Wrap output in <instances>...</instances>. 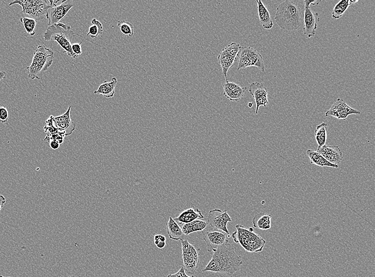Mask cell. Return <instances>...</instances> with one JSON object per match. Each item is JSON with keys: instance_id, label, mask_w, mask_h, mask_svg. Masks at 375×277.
I'll return each mask as SVG.
<instances>
[{"instance_id": "1", "label": "cell", "mask_w": 375, "mask_h": 277, "mask_svg": "<svg viewBox=\"0 0 375 277\" xmlns=\"http://www.w3.org/2000/svg\"><path fill=\"white\" fill-rule=\"evenodd\" d=\"M243 264L241 257L237 255L235 248L228 242L213 253L202 273L210 272L232 276L241 270Z\"/></svg>"}, {"instance_id": "2", "label": "cell", "mask_w": 375, "mask_h": 277, "mask_svg": "<svg viewBox=\"0 0 375 277\" xmlns=\"http://www.w3.org/2000/svg\"><path fill=\"white\" fill-rule=\"evenodd\" d=\"M275 20L277 25L287 30L298 29L301 25V11L298 4L285 1L277 7Z\"/></svg>"}, {"instance_id": "3", "label": "cell", "mask_w": 375, "mask_h": 277, "mask_svg": "<svg viewBox=\"0 0 375 277\" xmlns=\"http://www.w3.org/2000/svg\"><path fill=\"white\" fill-rule=\"evenodd\" d=\"M76 34L70 26L63 23H55L48 26L43 34L45 41L56 42L67 53L68 56L75 59L77 57L71 49V40Z\"/></svg>"}, {"instance_id": "4", "label": "cell", "mask_w": 375, "mask_h": 277, "mask_svg": "<svg viewBox=\"0 0 375 277\" xmlns=\"http://www.w3.org/2000/svg\"><path fill=\"white\" fill-rule=\"evenodd\" d=\"M54 52L44 45L38 46L34 53L30 65L26 68L28 77L31 80H41L43 75L52 65Z\"/></svg>"}, {"instance_id": "5", "label": "cell", "mask_w": 375, "mask_h": 277, "mask_svg": "<svg viewBox=\"0 0 375 277\" xmlns=\"http://www.w3.org/2000/svg\"><path fill=\"white\" fill-rule=\"evenodd\" d=\"M236 231L233 233V241L241 245L247 252L258 253L264 248L266 242L259 235L255 233L253 228L247 229L243 226H236Z\"/></svg>"}, {"instance_id": "6", "label": "cell", "mask_w": 375, "mask_h": 277, "mask_svg": "<svg viewBox=\"0 0 375 277\" xmlns=\"http://www.w3.org/2000/svg\"><path fill=\"white\" fill-rule=\"evenodd\" d=\"M53 2L51 0H15L8 5H20L21 13L38 21L46 18L47 12L53 5Z\"/></svg>"}, {"instance_id": "7", "label": "cell", "mask_w": 375, "mask_h": 277, "mask_svg": "<svg viewBox=\"0 0 375 277\" xmlns=\"http://www.w3.org/2000/svg\"><path fill=\"white\" fill-rule=\"evenodd\" d=\"M181 242L183 260L182 267L186 273L194 275L197 271L199 264L198 251L187 240H181Z\"/></svg>"}, {"instance_id": "8", "label": "cell", "mask_w": 375, "mask_h": 277, "mask_svg": "<svg viewBox=\"0 0 375 277\" xmlns=\"http://www.w3.org/2000/svg\"><path fill=\"white\" fill-rule=\"evenodd\" d=\"M202 232L207 245V250L209 252L213 253L223 245L228 242L226 233L216 230L209 225Z\"/></svg>"}, {"instance_id": "9", "label": "cell", "mask_w": 375, "mask_h": 277, "mask_svg": "<svg viewBox=\"0 0 375 277\" xmlns=\"http://www.w3.org/2000/svg\"><path fill=\"white\" fill-rule=\"evenodd\" d=\"M59 2L54 1L53 5L47 12L46 18L48 19L49 26L58 23L74 5V2L70 0L61 1L57 4Z\"/></svg>"}, {"instance_id": "10", "label": "cell", "mask_w": 375, "mask_h": 277, "mask_svg": "<svg viewBox=\"0 0 375 277\" xmlns=\"http://www.w3.org/2000/svg\"><path fill=\"white\" fill-rule=\"evenodd\" d=\"M209 225L214 229L221 231L226 233L228 237H230V233L227 228V224L230 222H232L230 216L228 215L227 210L221 211L219 209L211 210L209 213L208 217Z\"/></svg>"}, {"instance_id": "11", "label": "cell", "mask_w": 375, "mask_h": 277, "mask_svg": "<svg viewBox=\"0 0 375 277\" xmlns=\"http://www.w3.org/2000/svg\"><path fill=\"white\" fill-rule=\"evenodd\" d=\"M305 3V27L303 33L308 38L314 37L317 28L318 22L320 20L318 12H313L310 9L309 0H306Z\"/></svg>"}, {"instance_id": "12", "label": "cell", "mask_w": 375, "mask_h": 277, "mask_svg": "<svg viewBox=\"0 0 375 277\" xmlns=\"http://www.w3.org/2000/svg\"><path fill=\"white\" fill-rule=\"evenodd\" d=\"M70 110L69 106L65 113L57 117L51 116L54 125L59 130L65 131L66 136L72 134L76 129V124L70 118Z\"/></svg>"}, {"instance_id": "13", "label": "cell", "mask_w": 375, "mask_h": 277, "mask_svg": "<svg viewBox=\"0 0 375 277\" xmlns=\"http://www.w3.org/2000/svg\"><path fill=\"white\" fill-rule=\"evenodd\" d=\"M317 152L320 154L327 161L335 165H338L343 158L341 150L338 146L324 145L318 147Z\"/></svg>"}, {"instance_id": "14", "label": "cell", "mask_w": 375, "mask_h": 277, "mask_svg": "<svg viewBox=\"0 0 375 277\" xmlns=\"http://www.w3.org/2000/svg\"><path fill=\"white\" fill-rule=\"evenodd\" d=\"M239 57H247L251 62L252 66L258 67L262 73L265 72L264 61L262 55L257 50L251 47H241L240 50L237 55Z\"/></svg>"}, {"instance_id": "15", "label": "cell", "mask_w": 375, "mask_h": 277, "mask_svg": "<svg viewBox=\"0 0 375 277\" xmlns=\"http://www.w3.org/2000/svg\"><path fill=\"white\" fill-rule=\"evenodd\" d=\"M204 216L201 210L198 208L193 207L183 211L180 216L174 220L180 226L191 223L196 220H202Z\"/></svg>"}, {"instance_id": "16", "label": "cell", "mask_w": 375, "mask_h": 277, "mask_svg": "<svg viewBox=\"0 0 375 277\" xmlns=\"http://www.w3.org/2000/svg\"><path fill=\"white\" fill-rule=\"evenodd\" d=\"M259 17L263 27L266 29H270L273 27L274 23L270 14L267 7L261 1L257 0Z\"/></svg>"}, {"instance_id": "17", "label": "cell", "mask_w": 375, "mask_h": 277, "mask_svg": "<svg viewBox=\"0 0 375 277\" xmlns=\"http://www.w3.org/2000/svg\"><path fill=\"white\" fill-rule=\"evenodd\" d=\"M117 83L116 77H113L110 82H103L99 86L97 90L95 91V94H101L107 98H113L115 93V88Z\"/></svg>"}, {"instance_id": "18", "label": "cell", "mask_w": 375, "mask_h": 277, "mask_svg": "<svg viewBox=\"0 0 375 277\" xmlns=\"http://www.w3.org/2000/svg\"><path fill=\"white\" fill-rule=\"evenodd\" d=\"M208 225V222L196 220L191 223L183 224L181 229L183 234L188 236L193 233L203 231Z\"/></svg>"}, {"instance_id": "19", "label": "cell", "mask_w": 375, "mask_h": 277, "mask_svg": "<svg viewBox=\"0 0 375 277\" xmlns=\"http://www.w3.org/2000/svg\"><path fill=\"white\" fill-rule=\"evenodd\" d=\"M166 227L170 239L177 241L184 239L185 235L182 233L181 228L171 217L167 222Z\"/></svg>"}, {"instance_id": "20", "label": "cell", "mask_w": 375, "mask_h": 277, "mask_svg": "<svg viewBox=\"0 0 375 277\" xmlns=\"http://www.w3.org/2000/svg\"><path fill=\"white\" fill-rule=\"evenodd\" d=\"M307 155L309 157L311 164L321 166V167H330L338 169V165H335L327 161L325 158L318 152L314 150L309 149L307 151Z\"/></svg>"}, {"instance_id": "21", "label": "cell", "mask_w": 375, "mask_h": 277, "mask_svg": "<svg viewBox=\"0 0 375 277\" xmlns=\"http://www.w3.org/2000/svg\"><path fill=\"white\" fill-rule=\"evenodd\" d=\"M271 216L265 213H259L255 216L252 220L254 227L262 231H267L271 227Z\"/></svg>"}, {"instance_id": "22", "label": "cell", "mask_w": 375, "mask_h": 277, "mask_svg": "<svg viewBox=\"0 0 375 277\" xmlns=\"http://www.w3.org/2000/svg\"><path fill=\"white\" fill-rule=\"evenodd\" d=\"M236 58L227 53L224 50H222L218 56V60L222 67L223 75H224L226 82H229L227 77L228 70L233 66Z\"/></svg>"}, {"instance_id": "23", "label": "cell", "mask_w": 375, "mask_h": 277, "mask_svg": "<svg viewBox=\"0 0 375 277\" xmlns=\"http://www.w3.org/2000/svg\"><path fill=\"white\" fill-rule=\"evenodd\" d=\"M249 92L255 99L268 96V93L265 85L259 82L252 83L250 86Z\"/></svg>"}, {"instance_id": "24", "label": "cell", "mask_w": 375, "mask_h": 277, "mask_svg": "<svg viewBox=\"0 0 375 277\" xmlns=\"http://www.w3.org/2000/svg\"><path fill=\"white\" fill-rule=\"evenodd\" d=\"M327 125L323 123L317 126L315 130V138L318 145V147L325 145L327 140Z\"/></svg>"}, {"instance_id": "25", "label": "cell", "mask_w": 375, "mask_h": 277, "mask_svg": "<svg viewBox=\"0 0 375 277\" xmlns=\"http://www.w3.org/2000/svg\"><path fill=\"white\" fill-rule=\"evenodd\" d=\"M351 5L349 0H342L335 6L332 12V17L335 19H340Z\"/></svg>"}, {"instance_id": "26", "label": "cell", "mask_w": 375, "mask_h": 277, "mask_svg": "<svg viewBox=\"0 0 375 277\" xmlns=\"http://www.w3.org/2000/svg\"><path fill=\"white\" fill-rule=\"evenodd\" d=\"M91 22L92 25L90 26L89 32L86 36H90L92 38H96L99 35L102 34L103 27L102 23L96 19H92Z\"/></svg>"}, {"instance_id": "27", "label": "cell", "mask_w": 375, "mask_h": 277, "mask_svg": "<svg viewBox=\"0 0 375 277\" xmlns=\"http://www.w3.org/2000/svg\"><path fill=\"white\" fill-rule=\"evenodd\" d=\"M333 105L336 108L338 111L340 110H343V112H346L348 115L361 114V112L359 111L350 107L346 104V102L344 100L339 98Z\"/></svg>"}, {"instance_id": "28", "label": "cell", "mask_w": 375, "mask_h": 277, "mask_svg": "<svg viewBox=\"0 0 375 277\" xmlns=\"http://www.w3.org/2000/svg\"><path fill=\"white\" fill-rule=\"evenodd\" d=\"M20 20L22 23L27 34L31 36H34L37 21L34 19L26 17L21 18Z\"/></svg>"}, {"instance_id": "29", "label": "cell", "mask_w": 375, "mask_h": 277, "mask_svg": "<svg viewBox=\"0 0 375 277\" xmlns=\"http://www.w3.org/2000/svg\"><path fill=\"white\" fill-rule=\"evenodd\" d=\"M118 26L124 35H127L130 37L133 35L134 26L131 23L124 20L119 21Z\"/></svg>"}, {"instance_id": "30", "label": "cell", "mask_w": 375, "mask_h": 277, "mask_svg": "<svg viewBox=\"0 0 375 277\" xmlns=\"http://www.w3.org/2000/svg\"><path fill=\"white\" fill-rule=\"evenodd\" d=\"M246 90L247 88H242V87L238 85L235 89L231 90L232 91V93H231L228 99L232 101L240 100L243 98Z\"/></svg>"}, {"instance_id": "31", "label": "cell", "mask_w": 375, "mask_h": 277, "mask_svg": "<svg viewBox=\"0 0 375 277\" xmlns=\"http://www.w3.org/2000/svg\"><path fill=\"white\" fill-rule=\"evenodd\" d=\"M241 47V46L240 44L233 42L229 44L223 50H224L227 53L231 55V56L236 58L239 50H240Z\"/></svg>"}, {"instance_id": "32", "label": "cell", "mask_w": 375, "mask_h": 277, "mask_svg": "<svg viewBox=\"0 0 375 277\" xmlns=\"http://www.w3.org/2000/svg\"><path fill=\"white\" fill-rule=\"evenodd\" d=\"M154 242L158 249H163L166 246V237L162 235H156L154 236Z\"/></svg>"}, {"instance_id": "33", "label": "cell", "mask_w": 375, "mask_h": 277, "mask_svg": "<svg viewBox=\"0 0 375 277\" xmlns=\"http://www.w3.org/2000/svg\"><path fill=\"white\" fill-rule=\"evenodd\" d=\"M237 70L251 67V62L247 57H239Z\"/></svg>"}, {"instance_id": "34", "label": "cell", "mask_w": 375, "mask_h": 277, "mask_svg": "<svg viewBox=\"0 0 375 277\" xmlns=\"http://www.w3.org/2000/svg\"><path fill=\"white\" fill-rule=\"evenodd\" d=\"M9 112L5 107H0V122L5 123L8 121Z\"/></svg>"}, {"instance_id": "35", "label": "cell", "mask_w": 375, "mask_h": 277, "mask_svg": "<svg viewBox=\"0 0 375 277\" xmlns=\"http://www.w3.org/2000/svg\"><path fill=\"white\" fill-rule=\"evenodd\" d=\"M255 100L257 104L256 114H258L260 107L261 106L266 107L268 104V96H262Z\"/></svg>"}, {"instance_id": "36", "label": "cell", "mask_w": 375, "mask_h": 277, "mask_svg": "<svg viewBox=\"0 0 375 277\" xmlns=\"http://www.w3.org/2000/svg\"><path fill=\"white\" fill-rule=\"evenodd\" d=\"M83 42V41L79 43L72 44V46H71V49H72V51L73 53L76 55V57L79 56V55H81L82 53L81 44Z\"/></svg>"}, {"instance_id": "37", "label": "cell", "mask_w": 375, "mask_h": 277, "mask_svg": "<svg viewBox=\"0 0 375 277\" xmlns=\"http://www.w3.org/2000/svg\"><path fill=\"white\" fill-rule=\"evenodd\" d=\"M166 277H194V276H189L186 274L185 271L184 270V268H183V267H181L180 269H179V271L174 274H170L169 275H167Z\"/></svg>"}, {"instance_id": "38", "label": "cell", "mask_w": 375, "mask_h": 277, "mask_svg": "<svg viewBox=\"0 0 375 277\" xmlns=\"http://www.w3.org/2000/svg\"><path fill=\"white\" fill-rule=\"evenodd\" d=\"M238 85L234 83L227 82L223 84V88H224V90H233Z\"/></svg>"}, {"instance_id": "39", "label": "cell", "mask_w": 375, "mask_h": 277, "mask_svg": "<svg viewBox=\"0 0 375 277\" xmlns=\"http://www.w3.org/2000/svg\"><path fill=\"white\" fill-rule=\"evenodd\" d=\"M49 142L50 144V147L52 149L57 150L60 146V145L57 141L51 140Z\"/></svg>"}, {"instance_id": "40", "label": "cell", "mask_w": 375, "mask_h": 277, "mask_svg": "<svg viewBox=\"0 0 375 277\" xmlns=\"http://www.w3.org/2000/svg\"><path fill=\"white\" fill-rule=\"evenodd\" d=\"M6 202L5 198L1 195H0V212L3 208V206Z\"/></svg>"}, {"instance_id": "41", "label": "cell", "mask_w": 375, "mask_h": 277, "mask_svg": "<svg viewBox=\"0 0 375 277\" xmlns=\"http://www.w3.org/2000/svg\"><path fill=\"white\" fill-rule=\"evenodd\" d=\"M6 73L5 72H0V81H2L5 78Z\"/></svg>"}, {"instance_id": "42", "label": "cell", "mask_w": 375, "mask_h": 277, "mask_svg": "<svg viewBox=\"0 0 375 277\" xmlns=\"http://www.w3.org/2000/svg\"><path fill=\"white\" fill-rule=\"evenodd\" d=\"M350 3L352 4L354 3H356L359 2L358 0H357V1H353V0H350L349 1Z\"/></svg>"}, {"instance_id": "43", "label": "cell", "mask_w": 375, "mask_h": 277, "mask_svg": "<svg viewBox=\"0 0 375 277\" xmlns=\"http://www.w3.org/2000/svg\"><path fill=\"white\" fill-rule=\"evenodd\" d=\"M253 104L252 102H249L248 104V106L250 108H252L253 107Z\"/></svg>"}, {"instance_id": "44", "label": "cell", "mask_w": 375, "mask_h": 277, "mask_svg": "<svg viewBox=\"0 0 375 277\" xmlns=\"http://www.w3.org/2000/svg\"><path fill=\"white\" fill-rule=\"evenodd\" d=\"M0 277H4V276L1 275V276H0Z\"/></svg>"}, {"instance_id": "45", "label": "cell", "mask_w": 375, "mask_h": 277, "mask_svg": "<svg viewBox=\"0 0 375 277\" xmlns=\"http://www.w3.org/2000/svg\"><path fill=\"white\" fill-rule=\"evenodd\" d=\"M75 277V276H69V277Z\"/></svg>"}]
</instances>
